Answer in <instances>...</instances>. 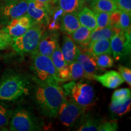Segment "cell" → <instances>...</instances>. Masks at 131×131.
Returning <instances> with one entry per match:
<instances>
[{"label": "cell", "instance_id": "8992f818", "mask_svg": "<svg viewBox=\"0 0 131 131\" xmlns=\"http://www.w3.org/2000/svg\"><path fill=\"white\" fill-rule=\"evenodd\" d=\"M9 124L10 130L13 131L42 130L37 117L29 109L24 107H19L13 111Z\"/></svg>", "mask_w": 131, "mask_h": 131}, {"label": "cell", "instance_id": "1f68e13d", "mask_svg": "<svg viewBox=\"0 0 131 131\" xmlns=\"http://www.w3.org/2000/svg\"><path fill=\"white\" fill-rule=\"evenodd\" d=\"M96 19L97 28H104L110 25V15L111 13L107 12H96Z\"/></svg>", "mask_w": 131, "mask_h": 131}, {"label": "cell", "instance_id": "83f0119b", "mask_svg": "<svg viewBox=\"0 0 131 131\" xmlns=\"http://www.w3.org/2000/svg\"><path fill=\"white\" fill-rule=\"evenodd\" d=\"M70 73V80H78L86 78V73L83 68L77 61L75 60L69 64Z\"/></svg>", "mask_w": 131, "mask_h": 131}, {"label": "cell", "instance_id": "4fadbf2b", "mask_svg": "<svg viewBox=\"0 0 131 131\" xmlns=\"http://www.w3.org/2000/svg\"><path fill=\"white\" fill-rule=\"evenodd\" d=\"M75 60L77 61L83 68L87 79L94 80V76L97 75L99 70H102L96 65L94 57L89 54L88 52H83L80 50L79 47L78 48Z\"/></svg>", "mask_w": 131, "mask_h": 131}, {"label": "cell", "instance_id": "ffe728a7", "mask_svg": "<svg viewBox=\"0 0 131 131\" xmlns=\"http://www.w3.org/2000/svg\"><path fill=\"white\" fill-rule=\"evenodd\" d=\"M80 26L81 25L76 14L65 13L62 16L60 29L61 32L70 35Z\"/></svg>", "mask_w": 131, "mask_h": 131}, {"label": "cell", "instance_id": "484cf974", "mask_svg": "<svg viewBox=\"0 0 131 131\" xmlns=\"http://www.w3.org/2000/svg\"><path fill=\"white\" fill-rule=\"evenodd\" d=\"M65 13L58 6L52 8L50 5V21L49 23V30L58 31L60 28L62 16Z\"/></svg>", "mask_w": 131, "mask_h": 131}, {"label": "cell", "instance_id": "836d02e7", "mask_svg": "<svg viewBox=\"0 0 131 131\" xmlns=\"http://www.w3.org/2000/svg\"><path fill=\"white\" fill-rule=\"evenodd\" d=\"M118 128V124L117 120L103 121L100 126V131H116Z\"/></svg>", "mask_w": 131, "mask_h": 131}, {"label": "cell", "instance_id": "d590c367", "mask_svg": "<svg viewBox=\"0 0 131 131\" xmlns=\"http://www.w3.org/2000/svg\"><path fill=\"white\" fill-rule=\"evenodd\" d=\"M118 70L119 71L121 76L123 78L124 81H126L129 86L131 85V70L130 69L126 68V67L120 66L118 67Z\"/></svg>", "mask_w": 131, "mask_h": 131}, {"label": "cell", "instance_id": "7402d4cb", "mask_svg": "<svg viewBox=\"0 0 131 131\" xmlns=\"http://www.w3.org/2000/svg\"><path fill=\"white\" fill-rule=\"evenodd\" d=\"M92 31L84 26H80L76 30L69 35L70 38L81 47H87L91 39Z\"/></svg>", "mask_w": 131, "mask_h": 131}, {"label": "cell", "instance_id": "277c9868", "mask_svg": "<svg viewBox=\"0 0 131 131\" xmlns=\"http://www.w3.org/2000/svg\"><path fill=\"white\" fill-rule=\"evenodd\" d=\"M65 95L73 102L88 108L95 101V92L93 87L87 83L72 81L62 86Z\"/></svg>", "mask_w": 131, "mask_h": 131}, {"label": "cell", "instance_id": "6da1fadb", "mask_svg": "<svg viewBox=\"0 0 131 131\" xmlns=\"http://www.w3.org/2000/svg\"><path fill=\"white\" fill-rule=\"evenodd\" d=\"M37 80V86L34 92L36 104L41 112L49 118L58 116L65 94L59 84L42 83Z\"/></svg>", "mask_w": 131, "mask_h": 131}, {"label": "cell", "instance_id": "e575fe53", "mask_svg": "<svg viewBox=\"0 0 131 131\" xmlns=\"http://www.w3.org/2000/svg\"><path fill=\"white\" fill-rule=\"evenodd\" d=\"M117 9L131 15V0H116Z\"/></svg>", "mask_w": 131, "mask_h": 131}, {"label": "cell", "instance_id": "9c48e42d", "mask_svg": "<svg viewBox=\"0 0 131 131\" xmlns=\"http://www.w3.org/2000/svg\"><path fill=\"white\" fill-rule=\"evenodd\" d=\"M27 13L34 23L40 26H47L50 21V5L37 1L27 0Z\"/></svg>", "mask_w": 131, "mask_h": 131}, {"label": "cell", "instance_id": "8d00e7d4", "mask_svg": "<svg viewBox=\"0 0 131 131\" xmlns=\"http://www.w3.org/2000/svg\"><path fill=\"white\" fill-rule=\"evenodd\" d=\"M37 1H41V2H42V3H45V4H46L50 5V4H52V1H53V0H37Z\"/></svg>", "mask_w": 131, "mask_h": 131}, {"label": "cell", "instance_id": "74e56055", "mask_svg": "<svg viewBox=\"0 0 131 131\" xmlns=\"http://www.w3.org/2000/svg\"><path fill=\"white\" fill-rule=\"evenodd\" d=\"M93 0H83L84 3H91Z\"/></svg>", "mask_w": 131, "mask_h": 131}, {"label": "cell", "instance_id": "3957f363", "mask_svg": "<svg viewBox=\"0 0 131 131\" xmlns=\"http://www.w3.org/2000/svg\"><path fill=\"white\" fill-rule=\"evenodd\" d=\"M32 55V69L37 80L42 83L59 84L61 83L57 69L50 57L34 52Z\"/></svg>", "mask_w": 131, "mask_h": 131}, {"label": "cell", "instance_id": "4dcf8cb0", "mask_svg": "<svg viewBox=\"0 0 131 131\" xmlns=\"http://www.w3.org/2000/svg\"><path fill=\"white\" fill-rule=\"evenodd\" d=\"M130 97V90L128 88L116 90L113 93L111 101L121 103L126 100L127 98Z\"/></svg>", "mask_w": 131, "mask_h": 131}, {"label": "cell", "instance_id": "5bb4252c", "mask_svg": "<svg viewBox=\"0 0 131 131\" xmlns=\"http://www.w3.org/2000/svg\"><path fill=\"white\" fill-rule=\"evenodd\" d=\"M50 58L56 68L58 78H60L61 82L70 80L69 67L68 64L65 61L60 45L54 50L50 56Z\"/></svg>", "mask_w": 131, "mask_h": 131}, {"label": "cell", "instance_id": "2e32d148", "mask_svg": "<svg viewBox=\"0 0 131 131\" xmlns=\"http://www.w3.org/2000/svg\"><path fill=\"white\" fill-rule=\"evenodd\" d=\"M94 79L109 89H115L124 81L120 73L115 70H111L103 75H96Z\"/></svg>", "mask_w": 131, "mask_h": 131}, {"label": "cell", "instance_id": "9a60e30c", "mask_svg": "<svg viewBox=\"0 0 131 131\" xmlns=\"http://www.w3.org/2000/svg\"><path fill=\"white\" fill-rule=\"evenodd\" d=\"M110 25L118 30L126 31L130 28V15L116 9L111 13Z\"/></svg>", "mask_w": 131, "mask_h": 131}, {"label": "cell", "instance_id": "8fae6325", "mask_svg": "<svg viewBox=\"0 0 131 131\" xmlns=\"http://www.w3.org/2000/svg\"><path fill=\"white\" fill-rule=\"evenodd\" d=\"M111 48L116 60L123 58L130 53V41L126 38L124 31H119L111 38Z\"/></svg>", "mask_w": 131, "mask_h": 131}, {"label": "cell", "instance_id": "7a4b0ae2", "mask_svg": "<svg viewBox=\"0 0 131 131\" xmlns=\"http://www.w3.org/2000/svg\"><path fill=\"white\" fill-rule=\"evenodd\" d=\"M29 83L25 77L19 73L10 72L0 80V100L12 101L27 94Z\"/></svg>", "mask_w": 131, "mask_h": 131}, {"label": "cell", "instance_id": "4316f807", "mask_svg": "<svg viewBox=\"0 0 131 131\" xmlns=\"http://www.w3.org/2000/svg\"><path fill=\"white\" fill-rule=\"evenodd\" d=\"M131 100L130 97L127 98L123 102L117 103L111 101L110 110L113 114L117 116H122L130 111Z\"/></svg>", "mask_w": 131, "mask_h": 131}, {"label": "cell", "instance_id": "e0dca14e", "mask_svg": "<svg viewBox=\"0 0 131 131\" xmlns=\"http://www.w3.org/2000/svg\"><path fill=\"white\" fill-rule=\"evenodd\" d=\"M103 120L92 113H84L79 121L77 131H97Z\"/></svg>", "mask_w": 131, "mask_h": 131}, {"label": "cell", "instance_id": "603a6c76", "mask_svg": "<svg viewBox=\"0 0 131 131\" xmlns=\"http://www.w3.org/2000/svg\"><path fill=\"white\" fill-rule=\"evenodd\" d=\"M90 6L92 10L95 13H112L117 9L116 0H93Z\"/></svg>", "mask_w": 131, "mask_h": 131}, {"label": "cell", "instance_id": "44dd1931", "mask_svg": "<svg viewBox=\"0 0 131 131\" xmlns=\"http://www.w3.org/2000/svg\"><path fill=\"white\" fill-rule=\"evenodd\" d=\"M88 52L89 54L95 57L101 54H109L111 55L112 51L111 48V40L105 39L90 42L87 46Z\"/></svg>", "mask_w": 131, "mask_h": 131}, {"label": "cell", "instance_id": "cb8c5ba5", "mask_svg": "<svg viewBox=\"0 0 131 131\" xmlns=\"http://www.w3.org/2000/svg\"><path fill=\"white\" fill-rule=\"evenodd\" d=\"M57 6L64 13L77 14L84 7L83 0H55Z\"/></svg>", "mask_w": 131, "mask_h": 131}, {"label": "cell", "instance_id": "52a82bcc", "mask_svg": "<svg viewBox=\"0 0 131 131\" xmlns=\"http://www.w3.org/2000/svg\"><path fill=\"white\" fill-rule=\"evenodd\" d=\"M87 108L82 107L73 102L65 95L58 111L60 119L63 125L72 127L79 122Z\"/></svg>", "mask_w": 131, "mask_h": 131}, {"label": "cell", "instance_id": "f546056e", "mask_svg": "<svg viewBox=\"0 0 131 131\" xmlns=\"http://www.w3.org/2000/svg\"><path fill=\"white\" fill-rule=\"evenodd\" d=\"M95 60L97 66L102 70L111 68L114 65V60L109 54H101L95 57Z\"/></svg>", "mask_w": 131, "mask_h": 131}, {"label": "cell", "instance_id": "30bf717a", "mask_svg": "<svg viewBox=\"0 0 131 131\" xmlns=\"http://www.w3.org/2000/svg\"><path fill=\"white\" fill-rule=\"evenodd\" d=\"M35 24L27 14L11 20L3 29L12 38L22 35Z\"/></svg>", "mask_w": 131, "mask_h": 131}, {"label": "cell", "instance_id": "f1b7e54d", "mask_svg": "<svg viewBox=\"0 0 131 131\" xmlns=\"http://www.w3.org/2000/svg\"><path fill=\"white\" fill-rule=\"evenodd\" d=\"M12 112L9 106L0 102V127H3L9 124Z\"/></svg>", "mask_w": 131, "mask_h": 131}, {"label": "cell", "instance_id": "d6a6232c", "mask_svg": "<svg viewBox=\"0 0 131 131\" xmlns=\"http://www.w3.org/2000/svg\"><path fill=\"white\" fill-rule=\"evenodd\" d=\"M12 38L3 29H0V50L11 46Z\"/></svg>", "mask_w": 131, "mask_h": 131}, {"label": "cell", "instance_id": "d4e9b609", "mask_svg": "<svg viewBox=\"0 0 131 131\" xmlns=\"http://www.w3.org/2000/svg\"><path fill=\"white\" fill-rule=\"evenodd\" d=\"M119 31L121 30L114 28L111 25H109L104 28L96 29L95 30L92 31L89 43L100 40H105V39L111 40V38L115 34L119 32Z\"/></svg>", "mask_w": 131, "mask_h": 131}, {"label": "cell", "instance_id": "d6986e66", "mask_svg": "<svg viewBox=\"0 0 131 131\" xmlns=\"http://www.w3.org/2000/svg\"><path fill=\"white\" fill-rule=\"evenodd\" d=\"M76 14L80 25L84 26L91 31L97 28L96 15L94 11L89 8L83 7Z\"/></svg>", "mask_w": 131, "mask_h": 131}, {"label": "cell", "instance_id": "ac0fdd59", "mask_svg": "<svg viewBox=\"0 0 131 131\" xmlns=\"http://www.w3.org/2000/svg\"><path fill=\"white\" fill-rule=\"evenodd\" d=\"M61 50L66 63L69 64L76 59L78 47L68 35H64L62 40Z\"/></svg>", "mask_w": 131, "mask_h": 131}, {"label": "cell", "instance_id": "7c38bea8", "mask_svg": "<svg viewBox=\"0 0 131 131\" xmlns=\"http://www.w3.org/2000/svg\"><path fill=\"white\" fill-rule=\"evenodd\" d=\"M58 31L49 30L42 34L35 52L50 57L56 47L59 45Z\"/></svg>", "mask_w": 131, "mask_h": 131}, {"label": "cell", "instance_id": "5b68a950", "mask_svg": "<svg viewBox=\"0 0 131 131\" xmlns=\"http://www.w3.org/2000/svg\"><path fill=\"white\" fill-rule=\"evenodd\" d=\"M43 27L35 24L22 35L12 38L11 46L13 49L20 55L35 52L44 33Z\"/></svg>", "mask_w": 131, "mask_h": 131}, {"label": "cell", "instance_id": "ba28073f", "mask_svg": "<svg viewBox=\"0 0 131 131\" xmlns=\"http://www.w3.org/2000/svg\"><path fill=\"white\" fill-rule=\"evenodd\" d=\"M27 0H4L0 3V21L7 24L13 19L27 13Z\"/></svg>", "mask_w": 131, "mask_h": 131}]
</instances>
